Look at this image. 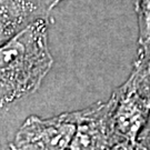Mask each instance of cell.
Instances as JSON below:
<instances>
[{
    "label": "cell",
    "instance_id": "6da1fadb",
    "mask_svg": "<svg viewBox=\"0 0 150 150\" xmlns=\"http://www.w3.org/2000/svg\"><path fill=\"white\" fill-rule=\"evenodd\" d=\"M51 17L40 18L0 46V105L33 93L54 64L48 48Z\"/></svg>",
    "mask_w": 150,
    "mask_h": 150
},
{
    "label": "cell",
    "instance_id": "7a4b0ae2",
    "mask_svg": "<svg viewBox=\"0 0 150 150\" xmlns=\"http://www.w3.org/2000/svg\"><path fill=\"white\" fill-rule=\"evenodd\" d=\"M78 111L41 119L29 116L18 129L9 150H68L75 136Z\"/></svg>",
    "mask_w": 150,
    "mask_h": 150
},
{
    "label": "cell",
    "instance_id": "3957f363",
    "mask_svg": "<svg viewBox=\"0 0 150 150\" xmlns=\"http://www.w3.org/2000/svg\"><path fill=\"white\" fill-rule=\"evenodd\" d=\"M116 97L78 110L75 136L68 150H107L119 136L113 123Z\"/></svg>",
    "mask_w": 150,
    "mask_h": 150
},
{
    "label": "cell",
    "instance_id": "277c9868",
    "mask_svg": "<svg viewBox=\"0 0 150 150\" xmlns=\"http://www.w3.org/2000/svg\"><path fill=\"white\" fill-rule=\"evenodd\" d=\"M116 107L113 110L115 130L119 137L137 140L150 117V99L144 96L128 78L113 91Z\"/></svg>",
    "mask_w": 150,
    "mask_h": 150
},
{
    "label": "cell",
    "instance_id": "5b68a950",
    "mask_svg": "<svg viewBox=\"0 0 150 150\" xmlns=\"http://www.w3.org/2000/svg\"><path fill=\"white\" fill-rule=\"evenodd\" d=\"M50 12L41 0H0V46Z\"/></svg>",
    "mask_w": 150,
    "mask_h": 150
},
{
    "label": "cell",
    "instance_id": "8992f818",
    "mask_svg": "<svg viewBox=\"0 0 150 150\" xmlns=\"http://www.w3.org/2000/svg\"><path fill=\"white\" fill-rule=\"evenodd\" d=\"M129 78L136 88L150 99V39L139 45L134 70Z\"/></svg>",
    "mask_w": 150,
    "mask_h": 150
},
{
    "label": "cell",
    "instance_id": "52a82bcc",
    "mask_svg": "<svg viewBox=\"0 0 150 150\" xmlns=\"http://www.w3.org/2000/svg\"><path fill=\"white\" fill-rule=\"evenodd\" d=\"M134 10L138 20V43L150 39V0H134Z\"/></svg>",
    "mask_w": 150,
    "mask_h": 150
},
{
    "label": "cell",
    "instance_id": "ba28073f",
    "mask_svg": "<svg viewBox=\"0 0 150 150\" xmlns=\"http://www.w3.org/2000/svg\"><path fill=\"white\" fill-rule=\"evenodd\" d=\"M107 150H150L146 146L141 145L137 140H129L122 137H118Z\"/></svg>",
    "mask_w": 150,
    "mask_h": 150
},
{
    "label": "cell",
    "instance_id": "9c48e42d",
    "mask_svg": "<svg viewBox=\"0 0 150 150\" xmlns=\"http://www.w3.org/2000/svg\"><path fill=\"white\" fill-rule=\"evenodd\" d=\"M137 141H139L141 145L146 146L147 148L150 149V117L146 123V126L140 131L139 136L137 138Z\"/></svg>",
    "mask_w": 150,
    "mask_h": 150
},
{
    "label": "cell",
    "instance_id": "30bf717a",
    "mask_svg": "<svg viewBox=\"0 0 150 150\" xmlns=\"http://www.w3.org/2000/svg\"><path fill=\"white\" fill-rule=\"evenodd\" d=\"M7 109L1 107L0 105V150L4 149V137H2V131H4V128H2V122H1V118H2V113L5 112Z\"/></svg>",
    "mask_w": 150,
    "mask_h": 150
},
{
    "label": "cell",
    "instance_id": "8fae6325",
    "mask_svg": "<svg viewBox=\"0 0 150 150\" xmlns=\"http://www.w3.org/2000/svg\"><path fill=\"white\" fill-rule=\"evenodd\" d=\"M41 1H42L43 4L46 5V7L48 8L49 10L51 11L54 8V7H56V6L59 4L61 0H41Z\"/></svg>",
    "mask_w": 150,
    "mask_h": 150
}]
</instances>
